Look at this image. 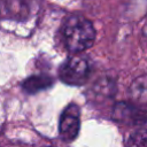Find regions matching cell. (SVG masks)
I'll use <instances>...</instances> for the list:
<instances>
[{
	"mask_svg": "<svg viewBox=\"0 0 147 147\" xmlns=\"http://www.w3.org/2000/svg\"><path fill=\"white\" fill-rule=\"evenodd\" d=\"M62 36L68 51L72 53L83 52L90 48L95 39L93 24L80 15H72L63 24Z\"/></svg>",
	"mask_w": 147,
	"mask_h": 147,
	"instance_id": "1",
	"label": "cell"
},
{
	"mask_svg": "<svg viewBox=\"0 0 147 147\" xmlns=\"http://www.w3.org/2000/svg\"><path fill=\"white\" fill-rule=\"evenodd\" d=\"M90 76L88 61L79 55L67 59L59 69L60 79L71 86H79L86 83Z\"/></svg>",
	"mask_w": 147,
	"mask_h": 147,
	"instance_id": "2",
	"label": "cell"
},
{
	"mask_svg": "<svg viewBox=\"0 0 147 147\" xmlns=\"http://www.w3.org/2000/svg\"><path fill=\"white\" fill-rule=\"evenodd\" d=\"M79 129H80V109L77 105L70 103L63 109L60 116V122H59L60 138L65 142H70L76 139Z\"/></svg>",
	"mask_w": 147,
	"mask_h": 147,
	"instance_id": "3",
	"label": "cell"
},
{
	"mask_svg": "<svg viewBox=\"0 0 147 147\" xmlns=\"http://www.w3.org/2000/svg\"><path fill=\"white\" fill-rule=\"evenodd\" d=\"M113 119L124 125H138L147 121L145 113L131 102H117L113 107Z\"/></svg>",
	"mask_w": 147,
	"mask_h": 147,
	"instance_id": "4",
	"label": "cell"
},
{
	"mask_svg": "<svg viewBox=\"0 0 147 147\" xmlns=\"http://www.w3.org/2000/svg\"><path fill=\"white\" fill-rule=\"evenodd\" d=\"M130 102L142 111H147V75L137 77L130 85Z\"/></svg>",
	"mask_w": 147,
	"mask_h": 147,
	"instance_id": "5",
	"label": "cell"
},
{
	"mask_svg": "<svg viewBox=\"0 0 147 147\" xmlns=\"http://www.w3.org/2000/svg\"><path fill=\"white\" fill-rule=\"evenodd\" d=\"M53 85V78L48 75H33L28 77L23 83H22V88L30 94H34L39 91L46 90Z\"/></svg>",
	"mask_w": 147,
	"mask_h": 147,
	"instance_id": "6",
	"label": "cell"
},
{
	"mask_svg": "<svg viewBox=\"0 0 147 147\" xmlns=\"http://www.w3.org/2000/svg\"><path fill=\"white\" fill-rule=\"evenodd\" d=\"M126 147H147V129H138L130 134Z\"/></svg>",
	"mask_w": 147,
	"mask_h": 147,
	"instance_id": "7",
	"label": "cell"
},
{
	"mask_svg": "<svg viewBox=\"0 0 147 147\" xmlns=\"http://www.w3.org/2000/svg\"><path fill=\"white\" fill-rule=\"evenodd\" d=\"M47 147H52V146H47Z\"/></svg>",
	"mask_w": 147,
	"mask_h": 147,
	"instance_id": "8",
	"label": "cell"
}]
</instances>
